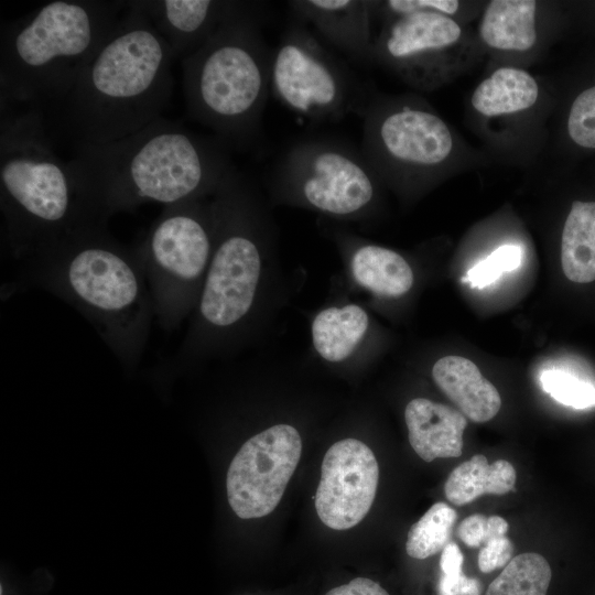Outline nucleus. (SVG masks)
<instances>
[{"instance_id": "f257e3e1", "label": "nucleus", "mask_w": 595, "mask_h": 595, "mask_svg": "<svg viewBox=\"0 0 595 595\" xmlns=\"http://www.w3.org/2000/svg\"><path fill=\"white\" fill-rule=\"evenodd\" d=\"M66 163L80 197L106 221L148 202L210 197L236 170L219 138L163 117L116 141L77 145Z\"/></svg>"}, {"instance_id": "f03ea898", "label": "nucleus", "mask_w": 595, "mask_h": 595, "mask_svg": "<svg viewBox=\"0 0 595 595\" xmlns=\"http://www.w3.org/2000/svg\"><path fill=\"white\" fill-rule=\"evenodd\" d=\"M125 2L112 32L72 88L41 112L53 142L109 143L161 118L170 104L173 53L149 18Z\"/></svg>"}, {"instance_id": "7ed1b4c3", "label": "nucleus", "mask_w": 595, "mask_h": 595, "mask_svg": "<svg viewBox=\"0 0 595 595\" xmlns=\"http://www.w3.org/2000/svg\"><path fill=\"white\" fill-rule=\"evenodd\" d=\"M22 263L10 290L39 286L79 311L118 360H141L154 307L134 247L118 242L99 224L43 249Z\"/></svg>"}, {"instance_id": "20e7f679", "label": "nucleus", "mask_w": 595, "mask_h": 595, "mask_svg": "<svg viewBox=\"0 0 595 595\" xmlns=\"http://www.w3.org/2000/svg\"><path fill=\"white\" fill-rule=\"evenodd\" d=\"M0 205L9 255L23 262L85 228L107 224L80 197L40 111L0 104Z\"/></svg>"}, {"instance_id": "39448f33", "label": "nucleus", "mask_w": 595, "mask_h": 595, "mask_svg": "<svg viewBox=\"0 0 595 595\" xmlns=\"http://www.w3.org/2000/svg\"><path fill=\"white\" fill-rule=\"evenodd\" d=\"M125 9V1L55 0L3 24L0 104L40 112L57 104Z\"/></svg>"}, {"instance_id": "423d86ee", "label": "nucleus", "mask_w": 595, "mask_h": 595, "mask_svg": "<svg viewBox=\"0 0 595 595\" xmlns=\"http://www.w3.org/2000/svg\"><path fill=\"white\" fill-rule=\"evenodd\" d=\"M271 61L257 17L236 1L214 34L182 60L188 117L227 145L249 144L261 127Z\"/></svg>"}, {"instance_id": "0eeeda50", "label": "nucleus", "mask_w": 595, "mask_h": 595, "mask_svg": "<svg viewBox=\"0 0 595 595\" xmlns=\"http://www.w3.org/2000/svg\"><path fill=\"white\" fill-rule=\"evenodd\" d=\"M215 240L195 318L172 363L195 360L249 316L262 269L260 213L252 182L237 169L212 195Z\"/></svg>"}, {"instance_id": "6e6552de", "label": "nucleus", "mask_w": 595, "mask_h": 595, "mask_svg": "<svg viewBox=\"0 0 595 595\" xmlns=\"http://www.w3.org/2000/svg\"><path fill=\"white\" fill-rule=\"evenodd\" d=\"M208 198L164 206L134 246L149 284L154 317L165 332L177 327L196 306L204 284L215 240Z\"/></svg>"}, {"instance_id": "1a4fd4ad", "label": "nucleus", "mask_w": 595, "mask_h": 595, "mask_svg": "<svg viewBox=\"0 0 595 595\" xmlns=\"http://www.w3.org/2000/svg\"><path fill=\"white\" fill-rule=\"evenodd\" d=\"M278 199L335 217H358L375 199L372 169L337 139L307 138L290 145L272 170Z\"/></svg>"}, {"instance_id": "9d476101", "label": "nucleus", "mask_w": 595, "mask_h": 595, "mask_svg": "<svg viewBox=\"0 0 595 595\" xmlns=\"http://www.w3.org/2000/svg\"><path fill=\"white\" fill-rule=\"evenodd\" d=\"M270 90L290 110L312 120L360 115V85L303 26L290 28L272 52Z\"/></svg>"}, {"instance_id": "9b49d317", "label": "nucleus", "mask_w": 595, "mask_h": 595, "mask_svg": "<svg viewBox=\"0 0 595 595\" xmlns=\"http://www.w3.org/2000/svg\"><path fill=\"white\" fill-rule=\"evenodd\" d=\"M302 453L299 431L275 424L247 440L226 478L228 502L241 519L261 518L279 505Z\"/></svg>"}, {"instance_id": "f8f14e48", "label": "nucleus", "mask_w": 595, "mask_h": 595, "mask_svg": "<svg viewBox=\"0 0 595 595\" xmlns=\"http://www.w3.org/2000/svg\"><path fill=\"white\" fill-rule=\"evenodd\" d=\"M365 118L361 153L370 166L389 164L428 169L444 162L453 139L446 123L431 111L403 106H369Z\"/></svg>"}, {"instance_id": "ddd939ff", "label": "nucleus", "mask_w": 595, "mask_h": 595, "mask_svg": "<svg viewBox=\"0 0 595 595\" xmlns=\"http://www.w3.org/2000/svg\"><path fill=\"white\" fill-rule=\"evenodd\" d=\"M379 466L374 452L357 439L335 442L325 453L315 494L321 521L334 530L358 524L376 497Z\"/></svg>"}, {"instance_id": "4468645a", "label": "nucleus", "mask_w": 595, "mask_h": 595, "mask_svg": "<svg viewBox=\"0 0 595 595\" xmlns=\"http://www.w3.org/2000/svg\"><path fill=\"white\" fill-rule=\"evenodd\" d=\"M461 32L459 25L448 15L415 12L393 19L372 52L399 65L411 78L419 79L422 64L429 56L457 42Z\"/></svg>"}, {"instance_id": "2eb2a0df", "label": "nucleus", "mask_w": 595, "mask_h": 595, "mask_svg": "<svg viewBox=\"0 0 595 595\" xmlns=\"http://www.w3.org/2000/svg\"><path fill=\"white\" fill-rule=\"evenodd\" d=\"M169 44L174 58L197 51L234 9L236 1L141 0L132 1Z\"/></svg>"}, {"instance_id": "dca6fc26", "label": "nucleus", "mask_w": 595, "mask_h": 595, "mask_svg": "<svg viewBox=\"0 0 595 595\" xmlns=\"http://www.w3.org/2000/svg\"><path fill=\"white\" fill-rule=\"evenodd\" d=\"M295 14L310 22L332 45L356 62L371 57L372 2L361 0L289 1Z\"/></svg>"}, {"instance_id": "f3484780", "label": "nucleus", "mask_w": 595, "mask_h": 595, "mask_svg": "<svg viewBox=\"0 0 595 595\" xmlns=\"http://www.w3.org/2000/svg\"><path fill=\"white\" fill-rule=\"evenodd\" d=\"M404 420L410 445L423 461L462 455L463 433L467 426L462 412L425 398H415L407 404Z\"/></svg>"}, {"instance_id": "a211bd4d", "label": "nucleus", "mask_w": 595, "mask_h": 595, "mask_svg": "<svg viewBox=\"0 0 595 595\" xmlns=\"http://www.w3.org/2000/svg\"><path fill=\"white\" fill-rule=\"evenodd\" d=\"M432 378L462 413L474 422H487L500 410L498 390L482 376L478 367L465 357L440 358L432 368Z\"/></svg>"}, {"instance_id": "6ab92c4d", "label": "nucleus", "mask_w": 595, "mask_h": 595, "mask_svg": "<svg viewBox=\"0 0 595 595\" xmlns=\"http://www.w3.org/2000/svg\"><path fill=\"white\" fill-rule=\"evenodd\" d=\"M355 281L372 293L398 298L413 285V271L398 252L372 244H358L350 255Z\"/></svg>"}, {"instance_id": "aec40b11", "label": "nucleus", "mask_w": 595, "mask_h": 595, "mask_svg": "<svg viewBox=\"0 0 595 595\" xmlns=\"http://www.w3.org/2000/svg\"><path fill=\"white\" fill-rule=\"evenodd\" d=\"M537 2L533 0H494L485 10L479 34L490 47L527 51L537 40Z\"/></svg>"}, {"instance_id": "412c9836", "label": "nucleus", "mask_w": 595, "mask_h": 595, "mask_svg": "<svg viewBox=\"0 0 595 595\" xmlns=\"http://www.w3.org/2000/svg\"><path fill=\"white\" fill-rule=\"evenodd\" d=\"M368 325V314L359 305L326 307L318 312L312 322L314 348L329 363L343 361L359 345Z\"/></svg>"}, {"instance_id": "4be33fe9", "label": "nucleus", "mask_w": 595, "mask_h": 595, "mask_svg": "<svg viewBox=\"0 0 595 595\" xmlns=\"http://www.w3.org/2000/svg\"><path fill=\"white\" fill-rule=\"evenodd\" d=\"M516 469L511 463L497 459L489 464L486 456L474 455L448 475L444 493L455 506H464L483 495H505L515 490Z\"/></svg>"}, {"instance_id": "5701e85b", "label": "nucleus", "mask_w": 595, "mask_h": 595, "mask_svg": "<svg viewBox=\"0 0 595 595\" xmlns=\"http://www.w3.org/2000/svg\"><path fill=\"white\" fill-rule=\"evenodd\" d=\"M538 95V84L529 73L501 67L477 86L472 105L482 115L493 117L528 109L534 105Z\"/></svg>"}, {"instance_id": "b1692460", "label": "nucleus", "mask_w": 595, "mask_h": 595, "mask_svg": "<svg viewBox=\"0 0 595 595\" xmlns=\"http://www.w3.org/2000/svg\"><path fill=\"white\" fill-rule=\"evenodd\" d=\"M561 263L573 282L595 280V202L573 203L562 232Z\"/></svg>"}, {"instance_id": "393cba45", "label": "nucleus", "mask_w": 595, "mask_h": 595, "mask_svg": "<svg viewBox=\"0 0 595 595\" xmlns=\"http://www.w3.org/2000/svg\"><path fill=\"white\" fill-rule=\"evenodd\" d=\"M551 576V567L541 554L521 553L509 561L485 595H547Z\"/></svg>"}, {"instance_id": "a878e982", "label": "nucleus", "mask_w": 595, "mask_h": 595, "mask_svg": "<svg viewBox=\"0 0 595 595\" xmlns=\"http://www.w3.org/2000/svg\"><path fill=\"white\" fill-rule=\"evenodd\" d=\"M456 519V511L447 504H434L411 526L405 542L408 555L423 560L443 550L448 543Z\"/></svg>"}, {"instance_id": "bb28decb", "label": "nucleus", "mask_w": 595, "mask_h": 595, "mask_svg": "<svg viewBox=\"0 0 595 595\" xmlns=\"http://www.w3.org/2000/svg\"><path fill=\"white\" fill-rule=\"evenodd\" d=\"M542 389L555 401L583 410L595 405V387L562 370H545L540 376Z\"/></svg>"}, {"instance_id": "cd10ccee", "label": "nucleus", "mask_w": 595, "mask_h": 595, "mask_svg": "<svg viewBox=\"0 0 595 595\" xmlns=\"http://www.w3.org/2000/svg\"><path fill=\"white\" fill-rule=\"evenodd\" d=\"M522 252L519 246L502 245L480 260L467 272L466 281L474 288H484L497 281L502 273L520 267Z\"/></svg>"}, {"instance_id": "c85d7f7f", "label": "nucleus", "mask_w": 595, "mask_h": 595, "mask_svg": "<svg viewBox=\"0 0 595 595\" xmlns=\"http://www.w3.org/2000/svg\"><path fill=\"white\" fill-rule=\"evenodd\" d=\"M571 139L581 147L595 149V86L574 100L567 120Z\"/></svg>"}, {"instance_id": "c756f323", "label": "nucleus", "mask_w": 595, "mask_h": 595, "mask_svg": "<svg viewBox=\"0 0 595 595\" xmlns=\"http://www.w3.org/2000/svg\"><path fill=\"white\" fill-rule=\"evenodd\" d=\"M508 528V522L502 517L475 513L458 524L457 536L467 547L482 548L490 539L505 536Z\"/></svg>"}, {"instance_id": "7c9ffc66", "label": "nucleus", "mask_w": 595, "mask_h": 595, "mask_svg": "<svg viewBox=\"0 0 595 595\" xmlns=\"http://www.w3.org/2000/svg\"><path fill=\"white\" fill-rule=\"evenodd\" d=\"M386 10L394 19L415 12H436L445 15L454 14L459 7L455 0H390L383 3Z\"/></svg>"}, {"instance_id": "2f4dec72", "label": "nucleus", "mask_w": 595, "mask_h": 595, "mask_svg": "<svg viewBox=\"0 0 595 595\" xmlns=\"http://www.w3.org/2000/svg\"><path fill=\"white\" fill-rule=\"evenodd\" d=\"M513 544L505 536L490 539L480 548L478 553V567L484 573L505 567L512 559Z\"/></svg>"}, {"instance_id": "473e14b6", "label": "nucleus", "mask_w": 595, "mask_h": 595, "mask_svg": "<svg viewBox=\"0 0 595 595\" xmlns=\"http://www.w3.org/2000/svg\"><path fill=\"white\" fill-rule=\"evenodd\" d=\"M439 595H482L478 580L459 573L442 574L437 583Z\"/></svg>"}, {"instance_id": "72a5a7b5", "label": "nucleus", "mask_w": 595, "mask_h": 595, "mask_svg": "<svg viewBox=\"0 0 595 595\" xmlns=\"http://www.w3.org/2000/svg\"><path fill=\"white\" fill-rule=\"evenodd\" d=\"M325 595H389V593L370 578L356 577L346 584L333 587Z\"/></svg>"}, {"instance_id": "f704fd0d", "label": "nucleus", "mask_w": 595, "mask_h": 595, "mask_svg": "<svg viewBox=\"0 0 595 595\" xmlns=\"http://www.w3.org/2000/svg\"><path fill=\"white\" fill-rule=\"evenodd\" d=\"M464 556L455 542H448L442 550L440 569L442 574H453L463 572Z\"/></svg>"}]
</instances>
